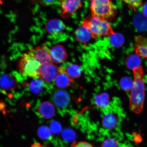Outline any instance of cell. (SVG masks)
Segmentation results:
<instances>
[{"label": "cell", "instance_id": "1", "mask_svg": "<svg viewBox=\"0 0 147 147\" xmlns=\"http://www.w3.org/2000/svg\"><path fill=\"white\" fill-rule=\"evenodd\" d=\"M134 86L129 98V107L131 111L137 114L142 111L145 95L144 72L142 66L134 69Z\"/></svg>", "mask_w": 147, "mask_h": 147}, {"label": "cell", "instance_id": "2", "mask_svg": "<svg viewBox=\"0 0 147 147\" xmlns=\"http://www.w3.org/2000/svg\"><path fill=\"white\" fill-rule=\"evenodd\" d=\"M82 25L89 28L93 38L109 37L115 33L107 20L96 16L91 15L84 18Z\"/></svg>", "mask_w": 147, "mask_h": 147}, {"label": "cell", "instance_id": "3", "mask_svg": "<svg viewBox=\"0 0 147 147\" xmlns=\"http://www.w3.org/2000/svg\"><path fill=\"white\" fill-rule=\"evenodd\" d=\"M42 67L41 63L30 50L24 53L18 60V67L20 72L24 76L29 78H40Z\"/></svg>", "mask_w": 147, "mask_h": 147}, {"label": "cell", "instance_id": "4", "mask_svg": "<svg viewBox=\"0 0 147 147\" xmlns=\"http://www.w3.org/2000/svg\"><path fill=\"white\" fill-rule=\"evenodd\" d=\"M92 15L109 21L115 18L116 8L111 0H90Z\"/></svg>", "mask_w": 147, "mask_h": 147}, {"label": "cell", "instance_id": "5", "mask_svg": "<svg viewBox=\"0 0 147 147\" xmlns=\"http://www.w3.org/2000/svg\"><path fill=\"white\" fill-rule=\"evenodd\" d=\"M61 14L67 18L74 13L82 7L81 0H60Z\"/></svg>", "mask_w": 147, "mask_h": 147}, {"label": "cell", "instance_id": "6", "mask_svg": "<svg viewBox=\"0 0 147 147\" xmlns=\"http://www.w3.org/2000/svg\"><path fill=\"white\" fill-rule=\"evenodd\" d=\"M30 50L36 59L41 63L42 67L52 63L50 56V49L47 45H40Z\"/></svg>", "mask_w": 147, "mask_h": 147}, {"label": "cell", "instance_id": "7", "mask_svg": "<svg viewBox=\"0 0 147 147\" xmlns=\"http://www.w3.org/2000/svg\"><path fill=\"white\" fill-rule=\"evenodd\" d=\"M58 73V67L51 63L42 67L39 77L44 82L50 83L55 80Z\"/></svg>", "mask_w": 147, "mask_h": 147}, {"label": "cell", "instance_id": "8", "mask_svg": "<svg viewBox=\"0 0 147 147\" xmlns=\"http://www.w3.org/2000/svg\"><path fill=\"white\" fill-rule=\"evenodd\" d=\"M118 122L116 114L113 112L111 107L104 110L102 121L104 128L108 130H113L116 128Z\"/></svg>", "mask_w": 147, "mask_h": 147}, {"label": "cell", "instance_id": "9", "mask_svg": "<svg viewBox=\"0 0 147 147\" xmlns=\"http://www.w3.org/2000/svg\"><path fill=\"white\" fill-rule=\"evenodd\" d=\"M133 49L136 54L147 59V37L136 36L134 38Z\"/></svg>", "mask_w": 147, "mask_h": 147}, {"label": "cell", "instance_id": "10", "mask_svg": "<svg viewBox=\"0 0 147 147\" xmlns=\"http://www.w3.org/2000/svg\"><path fill=\"white\" fill-rule=\"evenodd\" d=\"M50 56L53 62L56 63H63L67 58V52L63 47L58 45L50 49Z\"/></svg>", "mask_w": 147, "mask_h": 147}, {"label": "cell", "instance_id": "11", "mask_svg": "<svg viewBox=\"0 0 147 147\" xmlns=\"http://www.w3.org/2000/svg\"><path fill=\"white\" fill-rule=\"evenodd\" d=\"M45 28L49 34L57 35L63 32L65 28V25L59 20L52 19L49 20L46 24Z\"/></svg>", "mask_w": 147, "mask_h": 147}, {"label": "cell", "instance_id": "12", "mask_svg": "<svg viewBox=\"0 0 147 147\" xmlns=\"http://www.w3.org/2000/svg\"><path fill=\"white\" fill-rule=\"evenodd\" d=\"M53 100L55 105L58 107L65 108L68 106L70 102V98L67 92L58 90L54 94Z\"/></svg>", "mask_w": 147, "mask_h": 147}, {"label": "cell", "instance_id": "13", "mask_svg": "<svg viewBox=\"0 0 147 147\" xmlns=\"http://www.w3.org/2000/svg\"><path fill=\"white\" fill-rule=\"evenodd\" d=\"M58 71L55 80V85L60 89H64L68 87L72 80L64 72L61 67H58Z\"/></svg>", "mask_w": 147, "mask_h": 147}, {"label": "cell", "instance_id": "14", "mask_svg": "<svg viewBox=\"0 0 147 147\" xmlns=\"http://www.w3.org/2000/svg\"><path fill=\"white\" fill-rule=\"evenodd\" d=\"M18 84L16 79L10 75L3 74L0 79V86L5 90H12L17 87Z\"/></svg>", "mask_w": 147, "mask_h": 147}, {"label": "cell", "instance_id": "15", "mask_svg": "<svg viewBox=\"0 0 147 147\" xmlns=\"http://www.w3.org/2000/svg\"><path fill=\"white\" fill-rule=\"evenodd\" d=\"M93 102L97 107L104 111L109 109L111 106L109 95L105 92L101 93L95 96Z\"/></svg>", "mask_w": 147, "mask_h": 147}, {"label": "cell", "instance_id": "16", "mask_svg": "<svg viewBox=\"0 0 147 147\" xmlns=\"http://www.w3.org/2000/svg\"><path fill=\"white\" fill-rule=\"evenodd\" d=\"M38 112L42 117L45 119H50L55 115V110L54 106L51 102H42L38 108Z\"/></svg>", "mask_w": 147, "mask_h": 147}, {"label": "cell", "instance_id": "17", "mask_svg": "<svg viewBox=\"0 0 147 147\" xmlns=\"http://www.w3.org/2000/svg\"><path fill=\"white\" fill-rule=\"evenodd\" d=\"M75 36L76 39L82 43H87L92 37L91 32L89 28L82 25L77 29L75 32Z\"/></svg>", "mask_w": 147, "mask_h": 147}, {"label": "cell", "instance_id": "18", "mask_svg": "<svg viewBox=\"0 0 147 147\" xmlns=\"http://www.w3.org/2000/svg\"><path fill=\"white\" fill-rule=\"evenodd\" d=\"M62 69L71 80L78 78L80 76L82 70L78 65L71 63L67 64L63 67Z\"/></svg>", "mask_w": 147, "mask_h": 147}, {"label": "cell", "instance_id": "19", "mask_svg": "<svg viewBox=\"0 0 147 147\" xmlns=\"http://www.w3.org/2000/svg\"><path fill=\"white\" fill-rule=\"evenodd\" d=\"M139 56L136 54H131L126 58L125 63L127 68L133 71L134 69L140 67L142 64Z\"/></svg>", "mask_w": 147, "mask_h": 147}, {"label": "cell", "instance_id": "20", "mask_svg": "<svg viewBox=\"0 0 147 147\" xmlns=\"http://www.w3.org/2000/svg\"><path fill=\"white\" fill-rule=\"evenodd\" d=\"M31 82L29 89L35 94H38L43 90L44 87V81L41 78H34Z\"/></svg>", "mask_w": 147, "mask_h": 147}, {"label": "cell", "instance_id": "21", "mask_svg": "<svg viewBox=\"0 0 147 147\" xmlns=\"http://www.w3.org/2000/svg\"><path fill=\"white\" fill-rule=\"evenodd\" d=\"M110 42L113 47L118 48L122 46L124 42V38L122 34L115 33L109 36Z\"/></svg>", "mask_w": 147, "mask_h": 147}, {"label": "cell", "instance_id": "22", "mask_svg": "<svg viewBox=\"0 0 147 147\" xmlns=\"http://www.w3.org/2000/svg\"><path fill=\"white\" fill-rule=\"evenodd\" d=\"M134 86V81L129 77H124L121 79L120 86L123 90L126 92L131 91Z\"/></svg>", "mask_w": 147, "mask_h": 147}, {"label": "cell", "instance_id": "23", "mask_svg": "<svg viewBox=\"0 0 147 147\" xmlns=\"http://www.w3.org/2000/svg\"><path fill=\"white\" fill-rule=\"evenodd\" d=\"M61 137L65 142L71 143L76 138V134L74 131L70 128L64 129L61 132Z\"/></svg>", "mask_w": 147, "mask_h": 147}, {"label": "cell", "instance_id": "24", "mask_svg": "<svg viewBox=\"0 0 147 147\" xmlns=\"http://www.w3.org/2000/svg\"><path fill=\"white\" fill-rule=\"evenodd\" d=\"M50 128L45 126H42L38 128V134L40 138L46 140L49 138L51 135Z\"/></svg>", "mask_w": 147, "mask_h": 147}, {"label": "cell", "instance_id": "25", "mask_svg": "<svg viewBox=\"0 0 147 147\" xmlns=\"http://www.w3.org/2000/svg\"><path fill=\"white\" fill-rule=\"evenodd\" d=\"M128 6L136 11L142 6V0H123Z\"/></svg>", "mask_w": 147, "mask_h": 147}, {"label": "cell", "instance_id": "26", "mask_svg": "<svg viewBox=\"0 0 147 147\" xmlns=\"http://www.w3.org/2000/svg\"><path fill=\"white\" fill-rule=\"evenodd\" d=\"M50 129L53 134H59L62 131V127L59 122L56 121H53L50 124Z\"/></svg>", "mask_w": 147, "mask_h": 147}, {"label": "cell", "instance_id": "27", "mask_svg": "<svg viewBox=\"0 0 147 147\" xmlns=\"http://www.w3.org/2000/svg\"><path fill=\"white\" fill-rule=\"evenodd\" d=\"M102 147H120L118 141L115 139L109 138L105 140L102 144Z\"/></svg>", "mask_w": 147, "mask_h": 147}, {"label": "cell", "instance_id": "28", "mask_svg": "<svg viewBox=\"0 0 147 147\" xmlns=\"http://www.w3.org/2000/svg\"><path fill=\"white\" fill-rule=\"evenodd\" d=\"M38 4L44 6H49V5H55L60 3V0H33Z\"/></svg>", "mask_w": 147, "mask_h": 147}, {"label": "cell", "instance_id": "29", "mask_svg": "<svg viewBox=\"0 0 147 147\" xmlns=\"http://www.w3.org/2000/svg\"><path fill=\"white\" fill-rule=\"evenodd\" d=\"M73 147H93L90 143L85 142H80L74 145Z\"/></svg>", "mask_w": 147, "mask_h": 147}, {"label": "cell", "instance_id": "30", "mask_svg": "<svg viewBox=\"0 0 147 147\" xmlns=\"http://www.w3.org/2000/svg\"><path fill=\"white\" fill-rule=\"evenodd\" d=\"M141 12L143 16L147 18V2L145 3L141 7Z\"/></svg>", "mask_w": 147, "mask_h": 147}, {"label": "cell", "instance_id": "31", "mask_svg": "<svg viewBox=\"0 0 147 147\" xmlns=\"http://www.w3.org/2000/svg\"><path fill=\"white\" fill-rule=\"evenodd\" d=\"M31 147H42L41 144L39 143H36L33 144Z\"/></svg>", "mask_w": 147, "mask_h": 147}, {"label": "cell", "instance_id": "32", "mask_svg": "<svg viewBox=\"0 0 147 147\" xmlns=\"http://www.w3.org/2000/svg\"><path fill=\"white\" fill-rule=\"evenodd\" d=\"M2 1V0H0V1Z\"/></svg>", "mask_w": 147, "mask_h": 147}]
</instances>
